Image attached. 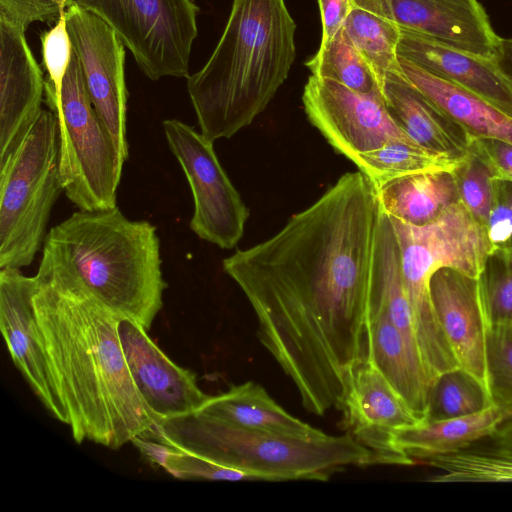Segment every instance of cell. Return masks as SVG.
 I'll list each match as a JSON object with an SVG mask.
<instances>
[{"mask_svg":"<svg viewBox=\"0 0 512 512\" xmlns=\"http://www.w3.org/2000/svg\"><path fill=\"white\" fill-rule=\"evenodd\" d=\"M377 190L347 172L272 237L224 258L257 335L293 381L304 408H338L352 366L369 359V283Z\"/></svg>","mask_w":512,"mask_h":512,"instance_id":"1","label":"cell"},{"mask_svg":"<svg viewBox=\"0 0 512 512\" xmlns=\"http://www.w3.org/2000/svg\"><path fill=\"white\" fill-rule=\"evenodd\" d=\"M38 282L36 318L75 442L118 449L149 431L157 420L129 372L120 318L79 291Z\"/></svg>","mask_w":512,"mask_h":512,"instance_id":"2","label":"cell"},{"mask_svg":"<svg viewBox=\"0 0 512 512\" xmlns=\"http://www.w3.org/2000/svg\"><path fill=\"white\" fill-rule=\"evenodd\" d=\"M160 240L150 222L116 206L83 211L46 234L36 276L79 291L147 331L163 307Z\"/></svg>","mask_w":512,"mask_h":512,"instance_id":"3","label":"cell"},{"mask_svg":"<svg viewBox=\"0 0 512 512\" xmlns=\"http://www.w3.org/2000/svg\"><path fill=\"white\" fill-rule=\"evenodd\" d=\"M295 31L285 0H233L210 58L186 78L205 137L229 139L267 108L294 63Z\"/></svg>","mask_w":512,"mask_h":512,"instance_id":"4","label":"cell"},{"mask_svg":"<svg viewBox=\"0 0 512 512\" xmlns=\"http://www.w3.org/2000/svg\"><path fill=\"white\" fill-rule=\"evenodd\" d=\"M143 435L255 474L261 481H326L350 466L385 464L349 432L301 439L239 428L199 411L158 420Z\"/></svg>","mask_w":512,"mask_h":512,"instance_id":"5","label":"cell"},{"mask_svg":"<svg viewBox=\"0 0 512 512\" xmlns=\"http://www.w3.org/2000/svg\"><path fill=\"white\" fill-rule=\"evenodd\" d=\"M390 220L398 242L419 351L432 383L440 374L459 365L433 309L430 277L439 268L451 267L478 278L491 248L485 228L461 202L423 226Z\"/></svg>","mask_w":512,"mask_h":512,"instance_id":"6","label":"cell"},{"mask_svg":"<svg viewBox=\"0 0 512 512\" xmlns=\"http://www.w3.org/2000/svg\"><path fill=\"white\" fill-rule=\"evenodd\" d=\"M62 191L57 119L51 110H42L20 146L0 166L1 269H20L34 261Z\"/></svg>","mask_w":512,"mask_h":512,"instance_id":"7","label":"cell"},{"mask_svg":"<svg viewBox=\"0 0 512 512\" xmlns=\"http://www.w3.org/2000/svg\"><path fill=\"white\" fill-rule=\"evenodd\" d=\"M45 101L57 119L59 176L66 197L83 211L116 207L125 161L92 105L73 50L60 89L45 79Z\"/></svg>","mask_w":512,"mask_h":512,"instance_id":"8","label":"cell"},{"mask_svg":"<svg viewBox=\"0 0 512 512\" xmlns=\"http://www.w3.org/2000/svg\"><path fill=\"white\" fill-rule=\"evenodd\" d=\"M112 28L150 80L187 78L199 7L194 0H73Z\"/></svg>","mask_w":512,"mask_h":512,"instance_id":"9","label":"cell"},{"mask_svg":"<svg viewBox=\"0 0 512 512\" xmlns=\"http://www.w3.org/2000/svg\"><path fill=\"white\" fill-rule=\"evenodd\" d=\"M163 130L192 192L191 230L222 249L234 248L244 234L249 210L221 166L214 142L178 119L164 120Z\"/></svg>","mask_w":512,"mask_h":512,"instance_id":"10","label":"cell"},{"mask_svg":"<svg viewBox=\"0 0 512 512\" xmlns=\"http://www.w3.org/2000/svg\"><path fill=\"white\" fill-rule=\"evenodd\" d=\"M302 102L310 123L348 159L395 139L412 141L392 117L381 92L363 94L311 75Z\"/></svg>","mask_w":512,"mask_h":512,"instance_id":"11","label":"cell"},{"mask_svg":"<svg viewBox=\"0 0 512 512\" xmlns=\"http://www.w3.org/2000/svg\"><path fill=\"white\" fill-rule=\"evenodd\" d=\"M65 17L72 50L92 105L126 161L129 148L125 46L106 22L74 2L66 7Z\"/></svg>","mask_w":512,"mask_h":512,"instance_id":"12","label":"cell"},{"mask_svg":"<svg viewBox=\"0 0 512 512\" xmlns=\"http://www.w3.org/2000/svg\"><path fill=\"white\" fill-rule=\"evenodd\" d=\"M338 409L343 412L347 432L385 464H414L394 445L393 434L422 421L370 359L358 361L350 369Z\"/></svg>","mask_w":512,"mask_h":512,"instance_id":"13","label":"cell"},{"mask_svg":"<svg viewBox=\"0 0 512 512\" xmlns=\"http://www.w3.org/2000/svg\"><path fill=\"white\" fill-rule=\"evenodd\" d=\"M38 284L36 275L1 269L0 328L14 365L34 394L54 418L68 425L36 318L33 298Z\"/></svg>","mask_w":512,"mask_h":512,"instance_id":"14","label":"cell"},{"mask_svg":"<svg viewBox=\"0 0 512 512\" xmlns=\"http://www.w3.org/2000/svg\"><path fill=\"white\" fill-rule=\"evenodd\" d=\"M352 4L400 28L495 59L501 37L478 0H352Z\"/></svg>","mask_w":512,"mask_h":512,"instance_id":"15","label":"cell"},{"mask_svg":"<svg viewBox=\"0 0 512 512\" xmlns=\"http://www.w3.org/2000/svg\"><path fill=\"white\" fill-rule=\"evenodd\" d=\"M118 332L135 387L157 421L197 412L209 399L196 375L166 356L143 326L120 318Z\"/></svg>","mask_w":512,"mask_h":512,"instance_id":"16","label":"cell"},{"mask_svg":"<svg viewBox=\"0 0 512 512\" xmlns=\"http://www.w3.org/2000/svg\"><path fill=\"white\" fill-rule=\"evenodd\" d=\"M429 292L435 315L459 367L477 379L490 395L488 327L478 278L442 267L431 275Z\"/></svg>","mask_w":512,"mask_h":512,"instance_id":"17","label":"cell"},{"mask_svg":"<svg viewBox=\"0 0 512 512\" xmlns=\"http://www.w3.org/2000/svg\"><path fill=\"white\" fill-rule=\"evenodd\" d=\"M20 25L0 14V166L42 112L45 79Z\"/></svg>","mask_w":512,"mask_h":512,"instance_id":"18","label":"cell"},{"mask_svg":"<svg viewBox=\"0 0 512 512\" xmlns=\"http://www.w3.org/2000/svg\"><path fill=\"white\" fill-rule=\"evenodd\" d=\"M398 56L463 87L512 117V83L494 58L469 53L401 28Z\"/></svg>","mask_w":512,"mask_h":512,"instance_id":"19","label":"cell"},{"mask_svg":"<svg viewBox=\"0 0 512 512\" xmlns=\"http://www.w3.org/2000/svg\"><path fill=\"white\" fill-rule=\"evenodd\" d=\"M381 91L392 117L417 145L456 162L467 154L472 139L402 73L387 74Z\"/></svg>","mask_w":512,"mask_h":512,"instance_id":"20","label":"cell"},{"mask_svg":"<svg viewBox=\"0 0 512 512\" xmlns=\"http://www.w3.org/2000/svg\"><path fill=\"white\" fill-rule=\"evenodd\" d=\"M369 324V359L413 413L425 421L431 381L418 348L382 312H370Z\"/></svg>","mask_w":512,"mask_h":512,"instance_id":"21","label":"cell"},{"mask_svg":"<svg viewBox=\"0 0 512 512\" xmlns=\"http://www.w3.org/2000/svg\"><path fill=\"white\" fill-rule=\"evenodd\" d=\"M399 63L404 77L471 139L494 138L512 143V117L498 107L400 56Z\"/></svg>","mask_w":512,"mask_h":512,"instance_id":"22","label":"cell"},{"mask_svg":"<svg viewBox=\"0 0 512 512\" xmlns=\"http://www.w3.org/2000/svg\"><path fill=\"white\" fill-rule=\"evenodd\" d=\"M199 412L230 425L265 433L317 439L325 432L292 416L259 384L248 381L210 396Z\"/></svg>","mask_w":512,"mask_h":512,"instance_id":"23","label":"cell"},{"mask_svg":"<svg viewBox=\"0 0 512 512\" xmlns=\"http://www.w3.org/2000/svg\"><path fill=\"white\" fill-rule=\"evenodd\" d=\"M510 414L493 404L486 409L456 418L425 420L398 429L394 445L413 459L430 458L466 449L489 438Z\"/></svg>","mask_w":512,"mask_h":512,"instance_id":"24","label":"cell"},{"mask_svg":"<svg viewBox=\"0 0 512 512\" xmlns=\"http://www.w3.org/2000/svg\"><path fill=\"white\" fill-rule=\"evenodd\" d=\"M380 208L390 218L423 226L460 202L449 170L411 174L386 182L377 189Z\"/></svg>","mask_w":512,"mask_h":512,"instance_id":"25","label":"cell"},{"mask_svg":"<svg viewBox=\"0 0 512 512\" xmlns=\"http://www.w3.org/2000/svg\"><path fill=\"white\" fill-rule=\"evenodd\" d=\"M376 190L393 179L430 171H451L458 162L431 152L413 141L395 139L350 159Z\"/></svg>","mask_w":512,"mask_h":512,"instance_id":"26","label":"cell"},{"mask_svg":"<svg viewBox=\"0 0 512 512\" xmlns=\"http://www.w3.org/2000/svg\"><path fill=\"white\" fill-rule=\"evenodd\" d=\"M343 32L375 73L380 87L390 73H402L398 44L401 28L370 11L353 7Z\"/></svg>","mask_w":512,"mask_h":512,"instance_id":"27","label":"cell"},{"mask_svg":"<svg viewBox=\"0 0 512 512\" xmlns=\"http://www.w3.org/2000/svg\"><path fill=\"white\" fill-rule=\"evenodd\" d=\"M131 443L151 463L182 480L261 481L252 473L228 467L204 456L187 451L146 435Z\"/></svg>","mask_w":512,"mask_h":512,"instance_id":"28","label":"cell"},{"mask_svg":"<svg viewBox=\"0 0 512 512\" xmlns=\"http://www.w3.org/2000/svg\"><path fill=\"white\" fill-rule=\"evenodd\" d=\"M304 64L311 75L318 78L333 80L363 94L382 93L375 73L346 38L343 29L329 42L320 44L318 51Z\"/></svg>","mask_w":512,"mask_h":512,"instance_id":"29","label":"cell"},{"mask_svg":"<svg viewBox=\"0 0 512 512\" xmlns=\"http://www.w3.org/2000/svg\"><path fill=\"white\" fill-rule=\"evenodd\" d=\"M493 405L481 383L460 367L440 374L432 382L426 420L467 416Z\"/></svg>","mask_w":512,"mask_h":512,"instance_id":"30","label":"cell"},{"mask_svg":"<svg viewBox=\"0 0 512 512\" xmlns=\"http://www.w3.org/2000/svg\"><path fill=\"white\" fill-rule=\"evenodd\" d=\"M487 327L512 330V250H492L478 276Z\"/></svg>","mask_w":512,"mask_h":512,"instance_id":"31","label":"cell"},{"mask_svg":"<svg viewBox=\"0 0 512 512\" xmlns=\"http://www.w3.org/2000/svg\"><path fill=\"white\" fill-rule=\"evenodd\" d=\"M460 202L485 228L493 201L494 170L471 142L467 154L451 170Z\"/></svg>","mask_w":512,"mask_h":512,"instance_id":"32","label":"cell"},{"mask_svg":"<svg viewBox=\"0 0 512 512\" xmlns=\"http://www.w3.org/2000/svg\"><path fill=\"white\" fill-rule=\"evenodd\" d=\"M487 371L493 404L512 417V330L488 327Z\"/></svg>","mask_w":512,"mask_h":512,"instance_id":"33","label":"cell"},{"mask_svg":"<svg viewBox=\"0 0 512 512\" xmlns=\"http://www.w3.org/2000/svg\"><path fill=\"white\" fill-rule=\"evenodd\" d=\"M485 231L491 251L512 250V181L494 179Z\"/></svg>","mask_w":512,"mask_h":512,"instance_id":"34","label":"cell"},{"mask_svg":"<svg viewBox=\"0 0 512 512\" xmlns=\"http://www.w3.org/2000/svg\"><path fill=\"white\" fill-rule=\"evenodd\" d=\"M40 39L43 64L48 72V79L58 91L72 57V44L67 30L65 10L61 12L56 25L44 31Z\"/></svg>","mask_w":512,"mask_h":512,"instance_id":"35","label":"cell"},{"mask_svg":"<svg viewBox=\"0 0 512 512\" xmlns=\"http://www.w3.org/2000/svg\"><path fill=\"white\" fill-rule=\"evenodd\" d=\"M73 0H0V14L26 29L35 21L58 20Z\"/></svg>","mask_w":512,"mask_h":512,"instance_id":"36","label":"cell"},{"mask_svg":"<svg viewBox=\"0 0 512 512\" xmlns=\"http://www.w3.org/2000/svg\"><path fill=\"white\" fill-rule=\"evenodd\" d=\"M472 144L487 160L497 178L512 181V143L494 138L472 139Z\"/></svg>","mask_w":512,"mask_h":512,"instance_id":"37","label":"cell"},{"mask_svg":"<svg viewBox=\"0 0 512 512\" xmlns=\"http://www.w3.org/2000/svg\"><path fill=\"white\" fill-rule=\"evenodd\" d=\"M318 5L322 23L320 44H324L342 31L354 6L352 0H318Z\"/></svg>","mask_w":512,"mask_h":512,"instance_id":"38","label":"cell"},{"mask_svg":"<svg viewBox=\"0 0 512 512\" xmlns=\"http://www.w3.org/2000/svg\"><path fill=\"white\" fill-rule=\"evenodd\" d=\"M489 439L491 447L512 453V417L504 420Z\"/></svg>","mask_w":512,"mask_h":512,"instance_id":"39","label":"cell"},{"mask_svg":"<svg viewBox=\"0 0 512 512\" xmlns=\"http://www.w3.org/2000/svg\"><path fill=\"white\" fill-rule=\"evenodd\" d=\"M495 60L512 83V38H500Z\"/></svg>","mask_w":512,"mask_h":512,"instance_id":"40","label":"cell"}]
</instances>
